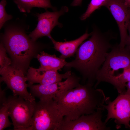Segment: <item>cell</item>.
Wrapping results in <instances>:
<instances>
[{
	"label": "cell",
	"instance_id": "14",
	"mask_svg": "<svg viewBox=\"0 0 130 130\" xmlns=\"http://www.w3.org/2000/svg\"><path fill=\"white\" fill-rule=\"evenodd\" d=\"M40 64L39 67L44 70L58 71L65 67L66 62L65 59L57 57L55 55H51L44 51L37 57Z\"/></svg>",
	"mask_w": 130,
	"mask_h": 130
},
{
	"label": "cell",
	"instance_id": "24",
	"mask_svg": "<svg viewBox=\"0 0 130 130\" xmlns=\"http://www.w3.org/2000/svg\"><path fill=\"white\" fill-rule=\"evenodd\" d=\"M126 87L127 89L124 93L130 95V81L126 84Z\"/></svg>",
	"mask_w": 130,
	"mask_h": 130
},
{
	"label": "cell",
	"instance_id": "13",
	"mask_svg": "<svg viewBox=\"0 0 130 130\" xmlns=\"http://www.w3.org/2000/svg\"><path fill=\"white\" fill-rule=\"evenodd\" d=\"M91 34V33H88L87 30L84 33L78 38L64 42L56 41L52 36L49 38L53 44L55 49L61 53L59 57L65 59L73 56L81 44Z\"/></svg>",
	"mask_w": 130,
	"mask_h": 130
},
{
	"label": "cell",
	"instance_id": "19",
	"mask_svg": "<svg viewBox=\"0 0 130 130\" xmlns=\"http://www.w3.org/2000/svg\"><path fill=\"white\" fill-rule=\"evenodd\" d=\"M6 50L3 43L1 42L0 45V71L10 65L11 59L6 54Z\"/></svg>",
	"mask_w": 130,
	"mask_h": 130
},
{
	"label": "cell",
	"instance_id": "1",
	"mask_svg": "<svg viewBox=\"0 0 130 130\" xmlns=\"http://www.w3.org/2000/svg\"><path fill=\"white\" fill-rule=\"evenodd\" d=\"M91 33L89 39L78 48L75 59L67 62L64 67L76 69L81 74L84 82L87 81L86 83L94 86L97 73L113 46L111 41L116 37L111 32H102L96 27Z\"/></svg>",
	"mask_w": 130,
	"mask_h": 130
},
{
	"label": "cell",
	"instance_id": "27",
	"mask_svg": "<svg viewBox=\"0 0 130 130\" xmlns=\"http://www.w3.org/2000/svg\"></svg>",
	"mask_w": 130,
	"mask_h": 130
},
{
	"label": "cell",
	"instance_id": "2",
	"mask_svg": "<svg viewBox=\"0 0 130 130\" xmlns=\"http://www.w3.org/2000/svg\"><path fill=\"white\" fill-rule=\"evenodd\" d=\"M109 98L102 90L86 83L62 92L53 99L64 119L72 120L104 108V104Z\"/></svg>",
	"mask_w": 130,
	"mask_h": 130
},
{
	"label": "cell",
	"instance_id": "6",
	"mask_svg": "<svg viewBox=\"0 0 130 130\" xmlns=\"http://www.w3.org/2000/svg\"><path fill=\"white\" fill-rule=\"evenodd\" d=\"M12 96L8 109L13 130H27L33 114L35 101L26 100L19 96Z\"/></svg>",
	"mask_w": 130,
	"mask_h": 130
},
{
	"label": "cell",
	"instance_id": "16",
	"mask_svg": "<svg viewBox=\"0 0 130 130\" xmlns=\"http://www.w3.org/2000/svg\"><path fill=\"white\" fill-rule=\"evenodd\" d=\"M130 81V65L123 69L122 72L113 76L109 83L117 89L119 94H124L126 83Z\"/></svg>",
	"mask_w": 130,
	"mask_h": 130
},
{
	"label": "cell",
	"instance_id": "5",
	"mask_svg": "<svg viewBox=\"0 0 130 130\" xmlns=\"http://www.w3.org/2000/svg\"><path fill=\"white\" fill-rule=\"evenodd\" d=\"M111 51L108 52L105 60L98 71L94 86L96 88L101 82L109 83L115 73L121 69L130 65V50L125 46L121 49L119 44L113 46Z\"/></svg>",
	"mask_w": 130,
	"mask_h": 130
},
{
	"label": "cell",
	"instance_id": "7",
	"mask_svg": "<svg viewBox=\"0 0 130 130\" xmlns=\"http://www.w3.org/2000/svg\"><path fill=\"white\" fill-rule=\"evenodd\" d=\"M0 73L1 76L0 81H3L6 84L7 87L12 91L13 96L20 97L26 100L35 101V98L27 90V78L22 70L10 65L0 71Z\"/></svg>",
	"mask_w": 130,
	"mask_h": 130
},
{
	"label": "cell",
	"instance_id": "20",
	"mask_svg": "<svg viewBox=\"0 0 130 130\" xmlns=\"http://www.w3.org/2000/svg\"><path fill=\"white\" fill-rule=\"evenodd\" d=\"M7 4L6 0H2L0 2V29H1L7 21L13 18L10 15L8 14L6 11L5 6Z\"/></svg>",
	"mask_w": 130,
	"mask_h": 130
},
{
	"label": "cell",
	"instance_id": "12",
	"mask_svg": "<svg viewBox=\"0 0 130 130\" xmlns=\"http://www.w3.org/2000/svg\"><path fill=\"white\" fill-rule=\"evenodd\" d=\"M71 73V71L60 74L57 71L46 70L32 67L28 69L26 77L28 84L38 83L48 85L62 81L63 79L67 78Z\"/></svg>",
	"mask_w": 130,
	"mask_h": 130
},
{
	"label": "cell",
	"instance_id": "23",
	"mask_svg": "<svg viewBox=\"0 0 130 130\" xmlns=\"http://www.w3.org/2000/svg\"><path fill=\"white\" fill-rule=\"evenodd\" d=\"M83 0H73L71 4V6H80Z\"/></svg>",
	"mask_w": 130,
	"mask_h": 130
},
{
	"label": "cell",
	"instance_id": "15",
	"mask_svg": "<svg viewBox=\"0 0 130 130\" xmlns=\"http://www.w3.org/2000/svg\"><path fill=\"white\" fill-rule=\"evenodd\" d=\"M21 12L29 13L34 7L44 8L46 10L48 8L57 11V8L53 6L51 0H13Z\"/></svg>",
	"mask_w": 130,
	"mask_h": 130
},
{
	"label": "cell",
	"instance_id": "18",
	"mask_svg": "<svg viewBox=\"0 0 130 130\" xmlns=\"http://www.w3.org/2000/svg\"><path fill=\"white\" fill-rule=\"evenodd\" d=\"M108 0H91L85 12L80 17V20L83 21L89 17L95 10L104 6Z\"/></svg>",
	"mask_w": 130,
	"mask_h": 130
},
{
	"label": "cell",
	"instance_id": "11",
	"mask_svg": "<svg viewBox=\"0 0 130 130\" xmlns=\"http://www.w3.org/2000/svg\"><path fill=\"white\" fill-rule=\"evenodd\" d=\"M104 6L109 11L117 23L120 37L119 45L120 48L123 49L128 35L127 28L130 13L128 8L122 0H108Z\"/></svg>",
	"mask_w": 130,
	"mask_h": 130
},
{
	"label": "cell",
	"instance_id": "9",
	"mask_svg": "<svg viewBox=\"0 0 130 130\" xmlns=\"http://www.w3.org/2000/svg\"><path fill=\"white\" fill-rule=\"evenodd\" d=\"M104 109L102 108L91 114L82 115L74 120L63 118L58 130H110V128L102 121V113Z\"/></svg>",
	"mask_w": 130,
	"mask_h": 130
},
{
	"label": "cell",
	"instance_id": "21",
	"mask_svg": "<svg viewBox=\"0 0 130 130\" xmlns=\"http://www.w3.org/2000/svg\"><path fill=\"white\" fill-rule=\"evenodd\" d=\"M0 107H1L4 103H6L7 102V98H6L5 97V90H2L0 87Z\"/></svg>",
	"mask_w": 130,
	"mask_h": 130
},
{
	"label": "cell",
	"instance_id": "10",
	"mask_svg": "<svg viewBox=\"0 0 130 130\" xmlns=\"http://www.w3.org/2000/svg\"><path fill=\"white\" fill-rule=\"evenodd\" d=\"M68 11V8L64 6L59 11L52 12L46 10L44 13H38L37 15L38 21L37 26L29 36L34 42L42 37L46 36L49 38L51 36V33L54 27L57 26L60 28L62 27V24L58 22V19Z\"/></svg>",
	"mask_w": 130,
	"mask_h": 130
},
{
	"label": "cell",
	"instance_id": "8",
	"mask_svg": "<svg viewBox=\"0 0 130 130\" xmlns=\"http://www.w3.org/2000/svg\"><path fill=\"white\" fill-rule=\"evenodd\" d=\"M103 107L107 111V117L104 122H107L110 119H115L117 129L124 124L125 127H130V95L119 94L113 101L109 98Z\"/></svg>",
	"mask_w": 130,
	"mask_h": 130
},
{
	"label": "cell",
	"instance_id": "3",
	"mask_svg": "<svg viewBox=\"0 0 130 130\" xmlns=\"http://www.w3.org/2000/svg\"><path fill=\"white\" fill-rule=\"evenodd\" d=\"M3 39L4 46L12 59L13 65L24 71L36 48L35 42L22 30L14 28L6 29Z\"/></svg>",
	"mask_w": 130,
	"mask_h": 130
},
{
	"label": "cell",
	"instance_id": "4",
	"mask_svg": "<svg viewBox=\"0 0 130 130\" xmlns=\"http://www.w3.org/2000/svg\"><path fill=\"white\" fill-rule=\"evenodd\" d=\"M64 118L53 99L40 100L35 103L27 130H58Z\"/></svg>",
	"mask_w": 130,
	"mask_h": 130
},
{
	"label": "cell",
	"instance_id": "22",
	"mask_svg": "<svg viewBox=\"0 0 130 130\" xmlns=\"http://www.w3.org/2000/svg\"><path fill=\"white\" fill-rule=\"evenodd\" d=\"M127 31L129 34L126 40L125 46L130 50V20L128 26Z\"/></svg>",
	"mask_w": 130,
	"mask_h": 130
},
{
	"label": "cell",
	"instance_id": "25",
	"mask_svg": "<svg viewBox=\"0 0 130 130\" xmlns=\"http://www.w3.org/2000/svg\"><path fill=\"white\" fill-rule=\"evenodd\" d=\"M128 10L129 11V12H130V7L128 8Z\"/></svg>",
	"mask_w": 130,
	"mask_h": 130
},
{
	"label": "cell",
	"instance_id": "17",
	"mask_svg": "<svg viewBox=\"0 0 130 130\" xmlns=\"http://www.w3.org/2000/svg\"><path fill=\"white\" fill-rule=\"evenodd\" d=\"M12 97V96L9 97L7 98V102L0 107V130H3L9 127L12 124L9 120L8 109Z\"/></svg>",
	"mask_w": 130,
	"mask_h": 130
},
{
	"label": "cell",
	"instance_id": "26",
	"mask_svg": "<svg viewBox=\"0 0 130 130\" xmlns=\"http://www.w3.org/2000/svg\"><path fill=\"white\" fill-rule=\"evenodd\" d=\"M122 1H123V2H124V1L125 0H122Z\"/></svg>",
	"mask_w": 130,
	"mask_h": 130
}]
</instances>
